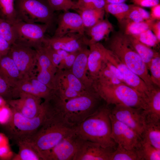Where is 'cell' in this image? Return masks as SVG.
<instances>
[{"instance_id": "obj_1", "label": "cell", "mask_w": 160, "mask_h": 160, "mask_svg": "<svg viewBox=\"0 0 160 160\" xmlns=\"http://www.w3.org/2000/svg\"><path fill=\"white\" fill-rule=\"evenodd\" d=\"M102 99L94 90L67 100L55 92L44 100L47 113L64 125L74 128L94 113L101 105Z\"/></svg>"}, {"instance_id": "obj_2", "label": "cell", "mask_w": 160, "mask_h": 160, "mask_svg": "<svg viewBox=\"0 0 160 160\" xmlns=\"http://www.w3.org/2000/svg\"><path fill=\"white\" fill-rule=\"evenodd\" d=\"M108 105H101L74 129L83 140L98 143L104 147L116 148L117 144L111 137L112 126L110 115L111 109Z\"/></svg>"}, {"instance_id": "obj_3", "label": "cell", "mask_w": 160, "mask_h": 160, "mask_svg": "<svg viewBox=\"0 0 160 160\" xmlns=\"http://www.w3.org/2000/svg\"><path fill=\"white\" fill-rule=\"evenodd\" d=\"M109 47L108 49L122 63L140 77L150 89L154 87L146 65L126 35L123 33L114 35L110 40Z\"/></svg>"}, {"instance_id": "obj_4", "label": "cell", "mask_w": 160, "mask_h": 160, "mask_svg": "<svg viewBox=\"0 0 160 160\" xmlns=\"http://www.w3.org/2000/svg\"><path fill=\"white\" fill-rule=\"evenodd\" d=\"M92 87L108 105L122 104L145 109L146 96L123 83L111 84L93 81Z\"/></svg>"}, {"instance_id": "obj_5", "label": "cell", "mask_w": 160, "mask_h": 160, "mask_svg": "<svg viewBox=\"0 0 160 160\" xmlns=\"http://www.w3.org/2000/svg\"><path fill=\"white\" fill-rule=\"evenodd\" d=\"M47 115V118L36 132L25 139L31 142L41 154L52 148L74 130V128L67 127Z\"/></svg>"}, {"instance_id": "obj_6", "label": "cell", "mask_w": 160, "mask_h": 160, "mask_svg": "<svg viewBox=\"0 0 160 160\" xmlns=\"http://www.w3.org/2000/svg\"><path fill=\"white\" fill-rule=\"evenodd\" d=\"M43 108L37 116L29 118L12 109V114L9 123L1 129L3 133L16 143L28 138L34 133L42 125L47 117L46 107L42 103Z\"/></svg>"}, {"instance_id": "obj_7", "label": "cell", "mask_w": 160, "mask_h": 160, "mask_svg": "<svg viewBox=\"0 0 160 160\" xmlns=\"http://www.w3.org/2000/svg\"><path fill=\"white\" fill-rule=\"evenodd\" d=\"M17 20L41 23L49 27L54 19V11L47 0H15Z\"/></svg>"}, {"instance_id": "obj_8", "label": "cell", "mask_w": 160, "mask_h": 160, "mask_svg": "<svg viewBox=\"0 0 160 160\" xmlns=\"http://www.w3.org/2000/svg\"><path fill=\"white\" fill-rule=\"evenodd\" d=\"M14 43L20 44L37 49L43 45L45 34L49 26L45 24L31 23L17 20L13 24Z\"/></svg>"}, {"instance_id": "obj_9", "label": "cell", "mask_w": 160, "mask_h": 160, "mask_svg": "<svg viewBox=\"0 0 160 160\" xmlns=\"http://www.w3.org/2000/svg\"><path fill=\"white\" fill-rule=\"evenodd\" d=\"M55 94L63 100L81 95L87 90L70 70L57 69L54 80Z\"/></svg>"}, {"instance_id": "obj_10", "label": "cell", "mask_w": 160, "mask_h": 160, "mask_svg": "<svg viewBox=\"0 0 160 160\" xmlns=\"http://www.w3.org/2000/svg\"><path fill=\"white\" fill-rule=\"evenodd\" d=\"M82 140L74 129L52 148L41 152L43 160H74Z\"/></svg>"}, {"instance_id": "obj_11", "label": "cell", "mask_w": 160, "mask_h": 160, "mask_svg": "<svg viewBox=\"0 0 160 160\" xmlns=\"http://www.w3.org/2000/svg\"><path fill=\"white\" fill-rule=\"evenodd\" d=\"M8 54L17 66L23 79L35 74L37 61L36 49L25 45L14 43L11 45Z\"/></svg>"}, {"instance_id": "obj_12", "label": "cell", "mask_w": 160, "mask_h": 160, "mask_svg": "<svg viewBox=\"0 0 160 160\" xmlns=\"http://www.w3.org/2000/svg\"><path fill=\"white\" fill-rule=\"evenodd\" d=\"M110 117L112 126L111 138L117 145L127 149L136 150L141 143L140 136L133 129L116 119L111 113Z\"/></svg>"}, {"instance_id": "obj_13", "label": "cell", "mask_w": 160, "mask_h": 160, "mask_svg": "<svg viewBox=\"0 0 160 160\" xmlns=\"http://www.w3.org/2000/svg\"><path fill=\"white\" fill-rule=\"evenodd\" d=\"M142 110L140 108L118 104L111 110V113L116 119L134 130L140 137L145 124Z\"/></svg>"}, {"instance_id": "obj_14", "label": "cell", "mask_w": 160, "mask_h": 160, "mask_svg": "<svg viewBox=\"0 0 160 160\" xmlns=\"http://www.w3.org/2000/svg\"><path fill=\"white\" fill-rule=\"evenodd\" d=\"M89 41L85 34L70 33L60 37H46L43 45L55 50H62L72 53L78 52L88 47Z\"/></svg>"}, {"instance_id": "obj_15", "label": "cell", "mask_w": 160, "mask_h": 160, "mask_svg": "<svg viewBox=\"0 0 160 160\" xmlns=\"http://www.w3.org/2000/svg\"><path fill=\"white\" fill-rule=\"evenodd\" d=\"M18 98L6 101L7 104L12 109L29 118L38 116L43 108L41 99L26 93L19 94Z\"/></svg>"}, {"instance_id": "obj_16", "label": "cell", "mask_w": 160, "mask_h": 160, "mask_svg": "<svg viewBox=\"0 0 160 160\" xmlns=\"http://www.w3.org/2000/svg\"><path fill=\"white\" fill-rule=\"evenodd\" d=\"M106 59L119 70L125 84L146 96L151 89L140 77L122 63L108 49L106 55Z\"/></svg>"}, {"instance_id": "obj_17", "label": "cell", "mask_w": 160, "mask_h": 160, "mask_svg": "<svg viewBox=\"0 0 160 160\" xmlns=\"http://www.w3.org/2000/svg\"><path fill=\"white\" fill-rule=\"evenodd\" d=\"M85 28L78 13L67 11L59 15L57 25L52 36L58 37L70 33L85 34Z\"/></svg>"}, {"instance_id": "obj_18", "label": "cell", "mask_w": 160, "mask_h": 160, "mask_svg": "<svg viewBox=\"0 0 160 160\" xmlns=\"http://www.w3.org/2000/svg\"><path fill=\"white\" fill-rule=\"evenodd\" d=\"M37 79L54 90V80L57 68L52 64L43 46L36 49Z\"/></svg>"}, {"instance_id": "obj_19", "label": "cell", "mask_w": 160, "mask_h": 160, "mask_svg": "<svg viewBox=\"0 0 160 160\" xmlns=\"http://www.w3.org/2000/svg\"><path fill=\"white\" fill-rule=\"evenodd\" d=\"M115 149L82 139L74 160H110Z\"/></svg>"}, {"instance_id": "obj_20", "label": "cell", "mask_w": 160, "mask_h": 160, "mask_svg": "<svg viewBox=\"0 0 160 160\" xmlns=\"http://www.w3.org/2000/svg\"><path fill=\"white\" fill-rule=\"evenodd\" d=\"M89 52L88 57V75L93 81L105 65L108 49L97 42L88 45Z\"/></svg>"}, {"instance_id": "obj_21", "label": "cell", "mask_w": 160, "mask_h": 160, "mask_svg": "<svg viewBox=\"0 0 160 160\" xmlns=\"http://www.w3.org/2000/svg\"><path fill=\"white\" fill-rule=\"evenodd\" d=\"M89 50L88 47L78 52L73 64L70 69L88 90L93 89V81L88 75L87 60Z\"/></svg>"}, {"instance_id": "obj_22", "label": "cell", "mask_w": 160, "mask_h": 160, "mask_svg": "<svg viewBox=\"0 0 160 160\" xmlns=\"http://www.w3.org/2000/svg\"><path fill=\"white\" fill-rule=\"evenodd\" d=\"M155 86L146 96V107L142 110L146 123H160V89Z\"/></svg>"}, {"instance_id": "obj_23", "label": "cell", "mask_w": 160, "mask_h": 160, "mask_svg": "<svg viewBox=\"0 0 160 160\" xmlns=\"http://www.w3.org/2000/svg\"><path fill=\"white\" fill-rule=\"evenodd\" d=\"M0 74L12 88L23 79L17 66L8 54L0 57Z\"/></svg>"}, {"instance_id": "obj_24", "label": "cell", "mask_w": 160, "mask_h": 160, "mask_svg": "<svg viewBox=\"0 0 160 160\" xmlns=\"http://www.w3.org/2000/svg\"><path fill=\"white\" fill-rule=\"evenodd\" d=\"M113 29V26L107 18L103 19L90 28H86L85 33L90 37L89 44L107 39Z\"/></svg>"}, {"instance_id": "obj_25", "label": "cell", "mask_w": 160, "mask_h": 160, "mask_svg": "<svg viewBox=\"0 0 160 160\" xmlns=\"http://www.w3.org/2000/svg\"><path fill=\"white\" fill-rule=\"evenodd\" d=\"M16 143L19 151L14 154L12 160H43L40 152L28 140H21Z\"/></svg>"}, {"instance_id": "obj_26", "label": "cell", "mask_w": 160, "mask_h": 160, "mask_svg": "<svg viewBox=\"0 0 160 160\" xmlns=\"http://www.w3.org/2000/svg\"><path fill=\"white\" fill-rule=\"evenodd\" d=\"M140 137L143 141L160 150V123L145 122Z\"/></svg>"}, {"instance_id": "obj_27", "label": "cell", "mask_w": 160, "mask_h": 160, "mask_svg": "<svg viewBox=\"0 0 160 160\" xmlns=\"http://www.w3.org/2000/svg\"><path fill=\"white\" fill-rule=\"evenodd\" d=\"M127 36L148 68L153 58L159 55V53L152 49L151 47L142 43L132 37Z\"/></svg>"}, {"instance_id": "obj_28", "label": "cell", "mask_w": 160, "mask_h": 160, "mask_svg": "<svg viewBox=\"0 0 160 160\" xmlns=\"http://www.w3.org/2000/svg\"><path fill=\"white\" fill-rule=\"evenodd\" d=\"M82 19L85 28H90L103 20L104 9H87L76 11Z\"/></svg>"}, {"instance_id": "obj_29", "label": "cell", "mask_w": 160, "mask_h": 160, "mask_svg": "<svg viewBox=\"0 0 160 160\" xmlns=\"http://www.w3.org/2000/svg\"><path fill=\"white\" fill-rule=\"evenodd\" d=\"M154 20L150 19L138 22H129L121 24L124 31L123 33L129 36H133L140 33L149 29L151 30Z\"/></svg>"}, {"instance_id": "obj_30", "label": "cell", "mask_w": 160, "mask_h": 160, "mask_svg": "<svg viewBox=\"0 0 160 160\" xmlns=\"http://www.w3.org/2000/svg\"><path fill=\"white\" fill-rule=\"evenodd\" d=\"M139 160H160V150L143 141L136 150Z\"/></svg>"}, {"instance_id": "obj_31", "label": "cell", "mask_w": 160, "mask_h": 160, "mask_svg": "<svg viewBox=\"0 0 160 160\" xmlns=\"http://www.w3.org/2000/svg\"><path fill=\"white\" fill-rule=\"evenodd\" d=\"M15 0H0V17L13 24L17 20Z\"/></svg>"}, {"instance_id": "obj_32", "label": "cell", "mask_w": 160, "mask_h": 160, "mask_svg": "<svg viewBox=\"0 0 160 160\" xmlns=\"http://www.w3.org/2000/svg\"><path fill=\"white\" fill-rule=\"evenodd\" d=\"M132 5L124 3L116 4H106L104 7L106 12L113 15L120 24L124 19Z\"/></svg>"}, {"instance_id": "obj_33", "label": "cell", "mask_w": 160, "mask_h": 160, "mask_svg": "<svg viewBox=\"0 0 160 160\" xmlns=\"http://www.w3.org/2000/svg\"><path fill=\"white\" fill-rule=\"evenodd\" d=\"M21 93L30 94L42 99L41 94L27 78L21 79L12 88L13 98H18Z\"/></svg>"}, {"instance_id": "obj_34", "label": "cell", "mask_w": 160, "mask_h": 160, "mask_svg": "<svg viewBox=\"0 0 160 160\" xmlns=\"http://www.w3.org/2000/svg\"><path fill=\"white\" fill-rule=\"evenodd\" d=\"M110 160H139L136 150L128 149L117 145Z\"/></svg>"}, {"instance_id": "obj_35", "label": "cell", "mask_w": 160, "mask_h": 160, "mask_svg": "<svg viewBox=\"0 0 160 160\" xmlns=\"http://www.w3.org/2000/svg\"><path fill=\"white\" fill-rule=\"evenodd\" d=\"M0 37L6 40L11 45L15 42V34L13 24L1 17Z\"/></svg>"}, {"instance_id": "obj_36", "label": "cell", "mask_w": 160, "mask_h": 160, "mask_svg": "<svg viewBox=\"0 0 160 160\" xmlns=\"http://www.w3.org/2000/svg\"><path fill=\"white\" fill-rule=\"evenodd\" d=\"M106 4L105 0H78L75 2L74 10L104 9Z\"/></svg>"}, {"instance_id": "obj_37", "label": "cell", "mask_w": 160, "mask_h": 160, "mask_svg": "<svg viewBox=\"0 0 160 160\" xmlns=\"http://www.w3.org/2000/svg\"><path fill=\"white\" fill-rule=\"evenodd\" d=\"M14 154L11 150L9 138L3 132H0V160H12Z\"/></svg>"}, {"instance_id": "obj_38", "label": "cell", "mask_w": 160, "mask_h": 160, "mask_svg": "<svg viewBox=\"0 0 160 160\" xmlns=\"http://www.w3.org/2000/svg\"><path fill=\"white\" fill-rule=\"evenodd\" d=\"M150 70L151 79L153 84L160 87V56L159 55L153 58L148 68Z\"/></svg>"}, {"instance_id": "obj_39", "label": "cell", "mask_w": 160, "mask_h": 160, "mask_svg": "<svg viewBox=\"0 0 160 160\" xmlns=\"http://www.w3.org/2000/svg\"><path fill=\"white\" fill-rule=\"evenodd\" d=\"M111 84H118L122 82L114 75L106 65L101 70L98 76L93 81Z\"/></svg>"}, {"instance_id": "obj_40", "label": "cell", "mask_w": 160, "mask_h": 160, "mask_svg": "<svg viewBox=\"0 0 160 160\" xmlns=\"http://www.w3.org/2000/svg\"><path fill=\"white\" fill-rule=\"evenodd\" d=\"M131 36L151 47L156 46L160 42L150 29Z\"/></svg>"}, {"instance_id": "obj_41", "label": "cell", "mask_w": 160, "mask_h": 160, "mask_svg": "<svg viewBox=\"0 0 160 160\" xmlns=\"http://www.w3.org/2000/svg\"><path fill=\"white\" fill-rule=\"evenodd\" d=\"M48 2L54 11H68L71 9H74L75 2L72 0H47Z\"/></svg>"}, {"instance_id": "obj_42", "label": "cell", "mask_w": 160, "mask_h": 160, "mask_svg": "<svg viewBox=\"0 0 160 160\" xmlns=\"http://www.w3.org/2000/svg\"><path fill=\"white\" fill-rule=\"evenodd\" d=\"M143 21L144 20L138 9L137 6L132 4L124 19L120 24L129 22H138Z\"/></svg>"}, {"instance_id": "obj_43", "label": "cell", "mask_w": 160, "mask_h": 160, "mask_svg": "<svg viewBox=\"0 0 160 160\" xmlns=\"http://www.w3.org/2000/svg\"><path fill=\"white\" fill-rule=\"evenodd\" d=\"M0 96L6 101L13 99L12 88L0 74Z\"/></svg>"}, {"instance_id": "obj_44", "label": "cell", "mask_w": 160, "mask_h": 160, "mask_svg": "<svg viewBox=\"0 0 160 160\" xmlns=\"http://www.w3.org/2000/svg\"><path fill=\"white\" fill-rule=\"evenodd\" d=\"M12 114V109L7 104L0 108V127L1 129L9 123Z\"/></svg>"}, {"instance_id": "obj_45", "label": "cell", "mask_w": 160, "mask_h": 160, "mask_svg": "<svg viewBox=\"0 0 160 160\" xmlns=\"http://www.w3.org/2000/svg\"><path fill=\"white\" fill-rule=\"evenodd\" d=\"M43 46L51 61L57 68L61 60L64 57L60 55L57 50H54L46 45Z\"/></svg>"}, {"instance_id": "obj_46", "label": "cell", "mask_w": 160, "mask_h": 160, "mask_svg": "<svg viewBox=\"0 0 160 160\" xmlns=\"http://www.w3.org/2000/svg\"><path fill=\"white\" fill-rule=\"evenodd\" d=\"M78 52L70 53L61 61L57 69L70 70L74 62Z\"/></svg>"}, {"instance_id": "obj_47", "label": "cell", "mask_w": 160, "mask_h": 160, "mask_svg": "<svg viewBox=\"0 0 160 160\" xmlns=\"http://www.w3.org/2000/svg\"><path fill=\"white\" fill-rule=\"evenodd\" d=\"M134 4L140 7H152L159 4V0H131Z\"/></svg>"}, {"instance_id": "obj_48", "label": "cell", "mask_w": 160, "mask_h": 160, "mask_svg": "<svg viewBox=\"0 0 160 160\" xmlns=\"http://www.w3.org/2000/svg\"><path fill=\"white\" fill-rule=\"evenodd\" d=\"M105 64L107 66L116 77L122 82L124 83L122 76L118 68L116 66L107 60V59Z\"/></svg>"}, {"instance_id": "obj_49", "label": "cell", "mask_w": 160, "mask_h": 160, "mask_svg": "<svg viewBox=\"0 0 160 160\" xmlns=\"http://www.w3.org/2000/svg\"><path fill=\"white\" fill-rule=\"evenodd\" d=\"M11 46L7 41L0 37V57L7 54Z\"/></svg>"}, {"instance_id": "obj_50", "label": "cell", "mask_w": 160, "mask_h": 160, "mask_svg": "<svg viewBox=\"0 0 160 160\" xmlns=\"http://www.w3.org/2000/svg\"><path fill=\"white\" fill-rule=\"evenodd\" d=\"M150 19L154 20H160V4L155 5L151 8L150 14Z\"/></svg>"}, {"instance_id": "obj_51", "label": "cell", "mask_w": 160, "mask_h": 160, "mask_svg": "<svg viewBox=\"0 0 160 160\" xmlns=\"http://www.w3.org/2000/svg\"><path fill=\"white\" fill-rule=\"evenodd\" d=\"M151 30L155 35L159 41L160 42V21L157 20L156 22H154L153 24Z\"/></svg>"}, {"instance_id": "obj_52", "label": "cell", "mask_w": 160, "mask_h": 160, "mask_svg": "<svg viewBox=\"0 0 160 160\" xmlns=\"http://www.w3.org/2000/svg\"><path fill=\"white\" fill-rule=\"evenodd\" d=\"M106 4H116L124 3L127 0H105Z\"/></svg>"}, {"instance_id": "obj_53", "label": "cell", "mask_w": 160, "mask_h": 160, "mask_svg": "<svg viewBox=\"0 0 160 160\" xmlns=\"http://www.w3.org/2000/svg\"><path fill=\"white\" fill-rule=\"evenodd\" d=\"M7 104L6 101L0 96V108Z\"/></svg>"}]
</instances>
